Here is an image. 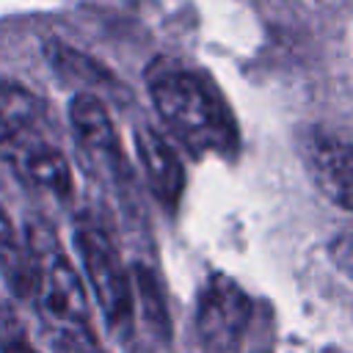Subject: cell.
I'll use <instances>...</instances> for the list:
<instances>
[{
	"instance_id": "6da1fadb",
	"label": "cell",
	"mask_w": 353,
	"mask_h": 353,
	"mask_svg": "<svg viewBox=\"0 0 353 353\" xmlns=\"http://www.w3.org/2000/svg\"><path fill=\"white\" fill-rule=\"evenodd\" d=\"M149 88L160 119L193 154L212 152L232 157L237 152L240 135L234 116L207 77L168 66L152 74Z\"/></svg>"
},
{
	"instance_id": "7a4b0ae2",
	"label": "cell",
	"mask_w": 353,
	"mask_h": 353,
	"mask_svg": "<svg viewBox=\"0 0 353 353\" xmlns=\"http://www.w3.org/2000/svg\"><path fill=\"white\" fill-rule=\"evenodd\" d=\"M25 243L33 270L30 295L36 298L44 320L58 334L91 331L83 281L63 248L58 245V237L44 223H30Z\"/></svg>"
},
{
	"instance_id": "3957f363",
	"label": "cell",
	"mask_w": 353,
	"mask_h": 353,
	"mask_svg": "<svg viewBox=\"0 0 353 353\" xmlns=\"http://www.w3.org/2000/svg\"><path fill=\"white\" fill-rule=\"evenodd\" d=\"M254 323V301L223 273H212L196 306V336L201 353H240Z\"/></svg>"
},
{
	"instance_id": "277c9868",
	"label": "cell",
	"mask_w": 353,
	"mask_h": 353,
	"mask_svg": "<svg viewBox=\"0 0 353 353\" xmlns=\"http://www.w3.org/2000/svg\"><path fill=\"white\" fill-rule=\"evenodd\" d=\"M77 248L105 323L110 325L113 334L127 336L135 320V309H132V281L121 265L119 251L105 237V232L91 226L77 232Z\"/></svg>"
},
{
	"instance_id": "5b68a950",
	"label": "cell",
	"mask_w": 353,
	"mask_h": 353,
	"mask_svg": "<svg viewBox=\"0 0 353 353\" xmlns=\"http://www.w3.org/2000/svg\"><path fill=\"white\" fill-rule=\"evenodd\" d=\"M69 121L74 130V141L80 146L83 163L113 188L130 185V168L121 154V143L110 124L105 105L94 94H77L69 102Z\"/></svg>"
},
{
	"instance_id": "8992f818",
	"label": "cell",
	"mask_w": 353,
	"mask_h": 353,
	"mask_svg": "<svg viewBox=\"0 0 353 353\" xmlns=\"http://www.w3.org/2000/svg\"><path fill=\"white\" fill-rule=\"evenodd\" d=\"M47 121L44 102L19 83L0 80V157H11L22 143L41 138Z\"/></svg>"
},
{
	"instance_id": "52a82bcc",
	"label": "cell",
	"mask_w": 353,
	"mask_h": 353,
	"mask_svg": "<svg viewBox=\"0 0 353 353\" xmlns=\"http://www.w3.org/2000/svg\"><path fill=\"white\" fill-rule=\"evenodd\" d=\"M135 146H138V157H141V165H143V174H146L152 193L157 196V201L165 210H176L182 190H185L182 160L176 157L171 143L163 135H157L152 127L135 130Z\"/></svg>"
},
{
	"instance_id": "ba28073f",
	"label": "cell",
	"mask_w": 353,
	"mask_h": 353,
	"mask_svg": "<svg viewBox=\"0 0 353 353\" xmlns=\"http://www.w3.org/2000/svg\"><path fill=\"white\" fill-rule=\"evenodd\" d=\"M306 163L320 190L334 204L353 212V143L331 135H314L306 149Z\"/></svg>"
},
{
	"instance_id": "9c48e42d",
	"label": "cell",
	"mask_w": 353,
	"mask_h": 353,
	"mask_svg": "<svg viewBox=\"0 0 353 353\" xmlns=\"http://www.w3.org/2000/svg\"><path fill=\"white\" fill-rule=\"evenodd\" d=\"M8 160L36 188H44V190H50L55 196H69L72 193V168H69V160L61 154L58 146L47 143L44 135L22 143Z\"/></svg>"
},
{
	"instance_id": "30bf717a",
	"label": "cell",
	"mask_w": 353,
	"mask_h": 353,
	"mask_svg": "<svg viewBox=\"0 0 353 353\" xmlns=\"http://www.w3.org/2000/svg\"><path fill=\"white\" fill-rule=\"evenodd\" d=\"M0 281L14 298H30V254L28 245L17 237L8 215L0 210Z\"/></svg>"
},
{
	"instance_id": "8fae6325",
	"label": "cell",
	"mask_w": 353,
	"mask_h": 353,
	"mask_svg": "<svg viewBox=\"0 0 353 353\" xmlns=\"http://www.w3.org/2000/svg\"><path fill=\"white\" fill-rule=\"evenodd\" d=\"M0 353H39L25 320L11 306H0Z\"/></svg>"
},
{
	"instance_id": "7c38bea8",
	"label": "cell",
	"mask_w": 353,
	"mask_h": 353,
	"mask_svg": "<svg viewBox=\"0 0 353 353\" xmlns=\"http://www.w3.org/2000/svg\"><path fill=\"white\" fill-rule=\"evenodd\" d=\"M58 353H102L91 331L58 334Z\"/></svg>"
},
{
	"instance_id": "4fadbf2b",
	"label": "cell",
	"mask_w": 353,
	"mask_h": 353,
	"mask_svg": "<svg viewBox=\"0 0 353 353\" xmlns=\"http://www.w3.org/2000/svg\"><path fill=\"white\" fill-rule=\"evenodd\" d=\"M331 254H334L336 265H339L347 276H353V237H339V240L331 245Z\"/></svg>"
}]
</instances>
